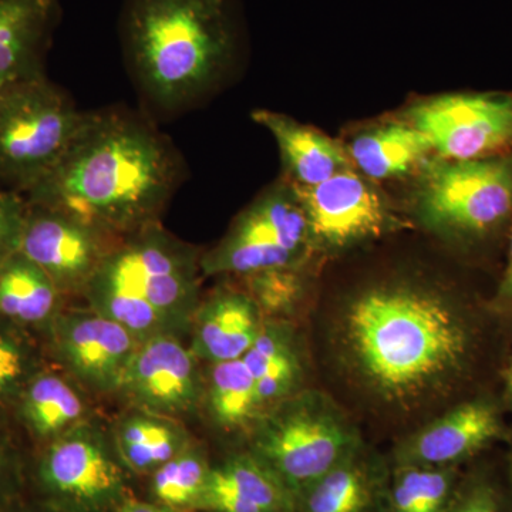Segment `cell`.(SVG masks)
<instances>
[{
  "instance_id": "6da1fadb",
  "label": "cell",
  "mask_w": 512,
  "mask_h": 512,
  "mask_svg": "<svg viewBox=\"0 0 512 512\" xmlns=\"http://www.w3.org/2000/svg\"><path fill=\"white\" fill-rule=\"evenodd\" d=\"M474 271L386 241L323 266L302 322L313 380L377 446L500 389L512 333Z\"/></svg>"
},
{
  "instance_id": "7a4b0ae2",
  "label": "cell",
  "mask_w": 512,
  "mask_h": 512,
  "mask_svg": "<svg viewBox=\"0 0 512 512\" xmlns=\"http://www.w3.org/2000/svg\"><path fill=\"white\" fill-rule=\"evenodd\" d=\"M180 170L173 147L144 121L87 113L59 163L25 197L123 238L158 224Z\"/></svg>"
},
{
  "instance_id": "3957f363",
  "label": "cell",
  "mask_w": 512,
  "mask_h": 512,
  "mask_svg": "<svg viewBox=\"0 0 512 512\" xmlns=\"http://www.w3.org/2000/svg\"><path fill=\"white\" fill-rule=\"evenodd\" d=\"M123 25L141 86L168 109L210 89L237 46L227 0H127Z\"/></svg>"
},
{
  "instance_id": "277c9868",
  "label": "cell",
  "mask_w": 512,
  "mask_h": 512,
  "mask_svg": "<svg viewBox=\"0 0 512 512\" xmlns=\"http://www.w3.org/2000/svg\"><path fill=\"white\" fill-rule=\"evenodd\" d=\"M201 255L160 224L150 225L117 241L82 296L140 342L183 338L202 299Z\"/></svg>"
},
{
  "instance_id": "5b68a950",
  "label": "cell",
  "mask_w": 512,
  "mask_h": 512,
  "mask_svg": "<svg viewBox=\"0 0 512 512\" xmlns=\"http://www.w3.org/2000/svg\"><path fill=\"white\" fill-rule=\"evenodd\" d=\"M403 214L414 231L476 269L507 245L512 224V153L434 158L414 175Z\"/></svg>"
},
{
  "instance_id": "8992f818",
  "label": "cell",
  "mask_w": 512,
  "mask_h": 512,
  "mask_svg": "<svg viewBox=\"0 0 512 512\" xmlns=\"http://www.w3.org/2000/svg\"><path fill=\"white\" fill-rule=\"evenodd\" d=\"M335 399L309 386L262 414L244 448L295 495L329 473L366 441Z\"/></svg>"
},
{
  "instance_id": "52a82bcc",
  "label": "cell",
  "mask_w": 512,
  "mask_h": 512,
  "mask_svg": "<svg viewBox=\"0 0 512 512\" xmlns=\"http://www.w3.org/2000/svg\"><path fill=\"white\" fill-rule=\"evenodd\" d=\"M133 476L97 421L87 420L29 457V500L55 512H116Z\"/></svg>"
},
{
  "instance_id": "ba28073f",
  "label": "cell",
  "mask_w": 512,
  "mask_h": 512,
  "mask_svg": "<svg viewBox=\"0 0 512 512\" xmlns=\"http://www.w3.org/2000/svg\"><path fill=\"white\" fill-rule=\"evenodd\" d=\"M86 117L43 72L0 90V185L25 195L59 163Z\"/></svg>"
},
{
  "instance_id": "9c48e42d",
  "label": "cell",
  "mask_w": 512,
  "mask_h": 512,
  "mask_svg": "<svg viewBox=\"0 0 512 512\" xmlns=\"http://www.w3.org/2000/svg\"><path fill=\"white\" fill-rule=\"evenodd\" d=\"M315 264L325 262L313 249L301 200L285 180L259 194L221 241L201 255L202 274L227 279Z\"/></svg>"
},
{
  "instance_id": "30bf717a",
  "label": "cell",
  "mask_w": 512,
  "mask_h": 512,
  "mask_svg": "<svg viewBox=\"0 0 512 512\" xmlns=\"http://www.w3.org/2000/svg\"><path fill=\"white\" fill-rule=\"evenodd\" d=\"M312 245L325 264L414 231L379 185L355 168L315 187H296Z\"/></svg>"
},
{
  "instance_id": "8fae6325",
  "label": "cell",
  "mask_w": 512,
  "mask_h": 512,
  "mask_svg": "<svg viewBox=\"0 0 512 512\" xmlns=\"http://www.w3.org/2000/svg\"><path fill=\"white\" fill-rule=\"evenodd\" d=\"M429 138L434 156L467 161L512 153V94L423 97L397 116Z\"/></svg>"
},
{
  "instance_id": "7c38bea8",
  "label": "cell",
  "mask_w": 512,
  "mask_h": 512,
  "mask_svg": "<svg viewBox=\"0 0 512 512\" xmlns=\"http://www.w3.org/2000/svg\"><path fill=\"white\" fill-rule=\"evenodd\" d=\"M512 426L500 389L477 394L387 444L390 464L463 467L504 446Z\"/></svg>"
},
{
  "instance_id": "4fadbf2b",
  "label": "cell",
  "mask_w": 512,
  "mask_h": 512,
  "mask_svg": "<svg viewBox=\"0 0 512 512\" xmlns=\"http://www.w3.org/2000/svg\"><path fill=\"white\" fill-rule=\"evenodd\" d=\"M47 359L84 392L119 394L140 340L116 320L86 308H64L40 336Z\"/></svg>"
},
{
  "instance_id": "5bb4252c",
  "label": "cell",
  "mask_w": 512,
  "mask_h": 512,
  "mask_svg": "<svg viewBox=\"0 0 512 512\" xmlns=\"http://www.w3.org/2000/svg\"><path fill=\"white\" fill-rule=\"evenodd\" d=\"M28 204L20 254L35 262L66 298L83 295L120 238L67 212Z\"/></svg>"
},
{
  "instance_id": "9a60e30c",
  "label": "cell",
  "mask_w": 512,
  "mask_h": 512,
  "mask_svg": "<svg viewBox=\"0 0 512 512\" xmlns=\"http://www.w3.org/2000/svg\"><path fill=\"white\" fill-rule=\"evenodd\" d=\"M183 338L143 340L131 357L120 387L133 409L180 420L201 410L205 373Z\"/></svg>"
},
{
  "instance_id": "2e32d148",
  "label": "cell",
  "mask_w": 512,
  "mask_h": 512,
  "mask_svg": "<svg viewBox=\"0 0 512 512\" xmlns=\"http://www.w3.org/2000/svg\"><path fill=\"white\" fill-rule=\"evenodd\" d=\"M392 464L366 440L338 466L295 495L293 512H386Z\"/></svg>"
},
{
  "instance_id": "e0dca14e",
  "label": "cell",
  "mask_w": 512,
  "mask_h": 512,
  "mask_svg": "<svg viewBox=\"0 0 512 512\" xmlns=\"http://www.w3.org/2000/svg\"><path fill=\"white\" fill-rule=\"evenodd\" d=\"M264 323L254 299L234 279H228L201 299L192 318L190 348L202 365L241 359Z\"/></svg>"
},
{
  "instance_id": "ac0fdd59",
  "label": "cell",
  "mask_w": 512,
  "mask_h": 512,
  "mask_svg": "<svg viewBox=\"0 0 512 512\" xmlns=\"http://www.w3.org/2000/svg\"><path fill=\"white\" fill-rule=\"evenodd\" d=\"M242 359L254 377L262 414L306 387L315 386L301 323L265 320L254 345Z\"/></svg>"
},
{
  "instance_id": "d6986e66",
  "label": "cell",
  "mask_w": 512,
  "mask_h": 512,
  "mask_svg": "<svg viewBox=\"0 0 512 512\" xmlns=\"http://www.w3.org/2000/svg\"><path fill=\"white\" fill-rule=\"evenodd\" d=\"M285 484L247 448H234L212 463L198 512H293Z\"/></svg>"
},
{
  "instance_id": "ffe728a7",
  "label": "cell",
  "mask_w": 512,
  "mask_h": 512,
  "mask_svg": "<svg viewBox=\"0 0 512 512\" xmlns=\"http://www.w3.org/2000/svg\"><path fill=\"white\" fill-rule=\"evenodd\" d=\"M92 419L86 392L50 362L29 380L10 413V423L26 434L32 448Z\"/></svg>"
},
{
  "instance_id": "44dd1931",
  "label": "cell",
  "mask_w": 512,
  "mask_h": 512,
  "mask_svg": "<svg viewBox=\"0 0 512 512\" xmlns=\"http://www.w3.org/2000/svg\"><path fill=\"white\" fill-rule=\"evenodd\" d=\"M343 146L353 168L376 184L413 178L436 158L429 138L397 117L362 128Z\"/></svg>"
},
{
  "instance_id": "7402d4cb",
  "label": "cell",
  "mask_w": 512,
  "mask_h": 512,
  "mask_svg": "<svg viewBox=\"0 0 512 512\" xmlns=\"http://www.w3.org/2000/svg\"><path fill=\"white\" fill-rule=\"evenodd\" d=\"M252 119L274 136L289 184L315 187L353 168L343 143L318 128L269 110H255Z\"/></svg>"
},
{
  "instance_id": "603a6c76",
  "label": "cell",
  "mask_w": 512,
  "mask_h": 512,
  "mask_svg": "<svg viewBox=\"0 0 512 512\" xmlns=\"http://www.w3.org/2000/svg\"><path fill=\"white\" fill-rule=\"evenodd\" d=\"M57 0H0V90L43 72Z\"/></svg>"
},
{
  "instance_id": "cb8c5ba5",
  "label": "cell",
  "mask_w": 512,
  "mask_h": 512,
  "mask_svg": "<svg viewBox=\"0 0 512 512\" xmlns=\"http://www.w3.org/2000/svg\"><path fill=\"white\" fill-rule=\"evenodd\" d=\"M207 366L201 410L222 437L235 441L234 448H242L262 416L254 377L242 357Z\"/></svg>"
},
{
  "instance_id": "d4e9b609",
  "label": "cell",
  "mask_w": 512,
  "mask_h": 512,
  "mask_svg": "<svg viewBox=\"0 0 512 512\" xmlns=\"http://www.w3.org/2000/svg\"><path fill=\"white\" fill-rule=\"evenodd\" d=\"M64 299L52 279L20 252L0 266V320L42 336Z\"/></svg>"
},
{
  "instance_id": "484cf974",
  "label": "cell",
  "mask_w": 512,
  "mask_h": 512,
  "mask_svg": "<svg viewBox=\"0 0 512 512\" xmlns=\"http://www.w3.org/2000/svg\"><path fill=\"white\" fill-rule=\"evenodd\" d=\"M110 434L134 480H144L194 441L180 420L137 409L121 416Z\"/></svg>"
},
{
  "instance_id": "4316f807",
  "label": "cell",
  "mask_w": 512,
  "mask_h": 512,
  "mask_svg": "<svg viewBox=\"0 0 512 512\" xmlns=\"http://www.w3.org/2000/svg\"><path fill=\"white\" fill-rule=\"evenodd\" d=\"M325 265L269 269L234 281L254 299L265 320H289L302 325Z\"/></svg>"
},
{
  "instance_id": "83f0119b",
  "label": "cell",
  "mask_w": 512,
  "mask_h": 512,
  "mask_svg": "<svg viewBox=\"0 0 512 512\" xmlns=\"http://www.w3.org/2000/svg\"><path fill=\"white\" fill-rule=\"evenodd\" d=\"M211 461L205 448L192 441L165 461L146 481V500L183 512H198L210 477Z\"/></svg>"
},
{
  "instance_id": "f1b7e54d",
  "label": "cell",
  "mask_w": 512,
  "mask_h": 512,
  "mask_svg": "<svg viewBox=\"0 0 512 512\" xmlns=\"http://www.w3.org/2000/svg\"><path fill=\"white\" fill-rule=\"evenodd\" d=\"M446 512H512V471L504 446L463 467Z\"/></svg>"
},
{
  "instance_id": "f546056e",
  "label": "cell",
  "mask_w": 512,
  "mask_h": 512,
  "mask_svg": "<svg viewBox=\"0 0 512 512\" xmlns=\"http://www.w3.org/2000/svg\"><path fill=\"white\" fill-rule=\"evenodd\" d=\"M463 467L392 466L386 512H446Z\"/></svg>"
},
{
  "instance_id": "4dcf8cb0",
  "label": "cell",
  "mask_w": 512,
  "mask_h": 512,
  "mask_svg": "<svg viewBox=\"0 0 512 512\" xmlns=\"http://www.w3.org/2000/svg\"><path fill=\"white\" fill-rule=\"evenodd\" d=\"M47 362L39 335L0 320V420L10 421L19 394Z\"/></svg>"
},
{
  "instance_id": "1f68e13d",
  "label": "cell",
  "mask_w": 512,
  "mask_h": 512,
  "mask_svg": "<svg viewBox=\"0 0 512 512\" xmlns=\"http://www.w3.org/2000/svg\"><path fill=\"white\" fill-rule=\"evenodd\" d=\"M10 421L0 420V512H10L29 500V457Z\"/></svg>"
},
{
  "instance_id": "d6a6232c",
  "label": "cell",
  "mask_w": 512,
  "mask_h": 512,
  "mask_svg": "<svg viewBox=\"0 0 512 512\" xmlns=\"http://www.w3.org/2000/svg\"><path fill=\"white\" fill-rule=\"evenodd\" d=\"M29 204L25 195L0 188V266L19 252Z\"/></svg>"
},
{
  "instance_id": "836d02e7",
  "label": "cell",
  "mask_w": 512,
  "mask_h": 512,
  "mask_svg": "<svg viewBox=\"0 0 512 512\" xmlns=\"http://www.w3.org/2000/svg\"><path fill=\"white\" fill-rule=\"evenodd\" d=\"M493 305L512 333V224L505 245V264L493 291Z\"/></svg>"
},
{
  "instance_id": "e575fe53",
  "label": "cell",
  "mask_w": 512,
  "mask_h": 512,
  "mask_svg": "<svg viewBox=\"0 0 512 512\" xmlns=\"http://www.w3.org/2000/svg\"><path fill=\"white\" fill-rule=\"evenodd\" d=\"M116 512H183L164 507V505L153 503L146 498L137 497L136 493L128 495L117 508Z\"/></svg>"
},
{
  "instance_id": "d590c367",
  "label": "cell",
  "mask_w": 512,
  "mask_h": 512,
  "mask_svg": "<svg viewBox=\"0 0 512 512\" xmlns=\"http://www.w3.org/2000/svg\"><path fill=\"white\" fill-rule=\"evenodd\" d=\"M500 393L512 419V356L508 360L500 380Z\"/></svg>"
},
{
  "instance_id": "8d00e7d4",
  "label": "cell",
  "mask_w": 512,
  "mask_h": 512,
  "mask_svg": "<svg viewBox=\"0 0 512 512\" xmlns=\"http://www.w3.org/2000/svg\"><path fill=\"white\" fill-rule=\"evenodd\" d=\"M10 512H55L47 510V508L42 507V505L33 503V501H25V503L20 504L19 507H16L15 510Z\"/></svg>"
},
{
  "instance_id": "74e56055",
  "label": "cell",
  "mask_w": 512,
  "mask_h": 512,
  "mask_svg": "<svg viewBox=\"0 0 512 512\" xmlns=\"http://www.w3.org/2000/svg\"><path fill=\"white\" fill-rule=\"evenodd\" d=\"M504 447L505 451H507L508 463H510L512 471V426L510 430V436H508L507 441H505Z\"/></svg>"
}]
</instances>
